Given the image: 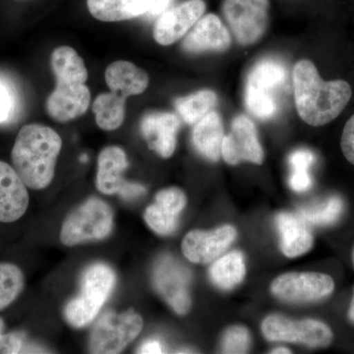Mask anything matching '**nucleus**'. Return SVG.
Here are the masks:
<instances>
[{
  "instance_id": "obj_17",
  "label": "nucleus",
  "mask_w": 354,
  "mask_h": 354,
  "mask_svg": "<svg viewBox=\"0 0 354 354\" xmlns=\"http://www.w3.org/2000/svg\"><path fill=\"white\" fill-rule=\"evenodd\" d=\"M104 78L111 92L125 100L145 92L150 82L146 71L125 60L109 64L104 72Z\"/></svg>"
},
{
  "instance_id": "obj_35",
  "label": "nucleus",
  "mask_w": 354,
  "mask_h": 354,
  "mask_svg": "<svg viewBox=\"0 0 354 354\" xmlns=\"http://www.w3.org/2000/svg\"><path fill=\"white\" fill-rule=\"evenodd\" d=\"M341 147L344 157L354 165V114L344 125Z\"/></svg>"
},
{
  "instance_id": "obj_34",
  "label": "nucleus",
  "mask_w": 354,
  "mask_h": 354,
  "mask_svg": "<svg viewBox=\"0 0 354 354\" xmlns=\"http://www.w3.org/2000/svg\"><path fill=\"white\" fill-rule=\"evenodd\" d=\"M4 321L0 318V353H25L24 335L17 333L4 334Z\"/></svg>"
},
{
  "instance_id": "obj_12",
  "label": "nucleus",
  "mask_w": 354,
  "mask_h": 354,
  "mask_svg": "<svg viewBox=\"0 0 354 354\" xmlns=\"http://www.w3.org/2000/svg\"><path fill=\"white\" fill-rule=\"evenodd\" d=\"M204 0H186L178 6L167 9L156 21L153 39L160 46H171L185 37L198 20L204 15Z\"/></svg>"
},
{
  "instance_id": "obj_7",
  "label": "nucleus",
  "mask_w": 354,
  "mask_h": 354,
  "mask_svg": "<svg viewBox=\"0 0 354 354\" xmlns=\"http://www.w3.org/2000/svg\"><path fill=\"white\" fill-rule=\"evenodd\" d=\"M269 0H225L223 17L237 43L251 46L257 43L269 25Z\"/></svg>"
},
{
  "instance_id": "obj_27",
  "label": "nucleus",
  "mask_w": 354,
  "mask_h": 354,
  "mask_svg": "<svg viewBox=\"0 0 354 354\" xmlns=\"http://www.w3.org/2000/svg\"><path fill=\"white\" fill-rule=\"evenodd\" d=\"M315 162V156L311 151L299 149L290 156L291 189L298 193H304L311 188L312 177L309 169Z\"/></svg>"
},
{
  "instance_id": "obj_6",
  "label": "nucleus",
  "mask_w": 354,
  "mask_h": 354,
  "mask_svg": "<svg viewBox=\"0 0 354 354\" xmlns=\"http://www.w3.org/2000/svg\"><path fill=\"white\" fill-rule=\"evenodd\" d=\"M142 329L143 319L133 309L120 314L114 311L104 312L91 332L90 353H120L138 337Z\"/></svg>"
},
{
  "instance_id": "obj_26",
  "label": "nucleus",
  "mask_w": 354,
  "mask_h": 354,
  "mask_svg": "<svg viewBox=\"0 0 354 354\" xmlns=\"http://www.w3.org/2000/svg\"><path fill=\"white\" fill-rule=\"evenodd\" d=\"M24 286V274L18 266L0 263V311L17 299Z\"/></svg>"
},
{
  "instance_id": "obj_41",
  "label": "nucleus",
  "mask_w": 354,
  "mask_h": 354,
  "mask_svg": "<svg viewBox=\"0 0 354 354\" xmlns=\"http://www.w3.org/2000/svg\"><path fill=\"white\" fill-rule=\"evenodd\" d=\"M81 160H82V162H87L88 160V157L87 156H82V157H81Z\"/></svg>"
},
{
  "instance_id": "obj_42",
  "label": "nucleus",
  "mask_w": 354,
  "mask_h": 354,
  "mask_svg": "<svg viewBox=\"0 0 354 354\" xmlns=\"http://www.w3.org/2000/svg\"><path fill=\"white\" fill-rule=\"evenodd\" d=\"M353 265H354V249H353Z\"/></svg>"
},
{
  "instance_id": "obj_16",
  "label": "nucleus",
  "mask_w": 354,
  "mask_h": 354,
  "mask_svg": "<svg viewBox=\"0 0 354 354\" xmlns=\"http://www.w3.org/2000/svg\"><path fill=\"white\" fill-rule=\"evenodd\" d=\"M29 202L24 181L14 167L0 160V223L19 220L27 212Z\"/></svg>"
},
{
  "instance_id": "obj_13",
  "label": "nucleus",
  "mask_w": 354,
  "mask_h": 354,
  "mask_svg": "<svg viewBox=\"0 0 354 354\" xmlns=\"http://www.w3.org/2000/svg\"><path fill=\"white\" fill-rule=\"evenodd\" d=\"M236 230L223 225L216 230H192L183 242V252L190 262L206 265L220 258L236 239Z\"/></svg>"
},
{
  "instance_id": "obj_10",
  "label": "nucleus",
  "mask_w": 354,
  "mask_h": 354,
  "mask_svg": "<svg viewBox=\"0 0 354 354\" xmlns=\"http://www.w3.org/2000/svg\"><path fill=\"white\" fill-rule=\"evenodd\" d=\"M334 290V279L322 272H286L271 285L272 295L288 302L317 301L329 297Z\"/></svg>"
},
{
  "instance_id": "obj_20",
  "label": "nucleus",
  "mask_w": 354,
  "mask_h": 354,
  "mask_svg": "<svg viewBox=\"0 0 354 354\" xmlns=\"http://www.w3.org/2000/svg\"><path fill=\"white\" fill-rule=\"evenodd\" d=\"M225 138L223 120L215 111H209L195 123L192 131L193 145L197 152L211 162H218Z\"/></svg>"
},
{
  "instance_id": "obj_2",
  "label": "nucleus",
  "mask_w": 354,
  "mask_h": 354,
  "mask_svg": "<svg viewBox=\"0 0 354 354\" xmlns=\"http://www.w3.org/2000/svg\"><path fill=\"white\" fill-rule=\"evenodd\" d=\"M50 64L57 85L46 100V113L57 122H68L83 115L90 106L87 67L77 51L67 46L53 51Z\"/></svg>"
},
{
  "instance_id": "obj_4",
  "label": "nucleus",
  "mask_w": 354,
  "mask_h": 354,
  "mask_svg": "<svg viewBox=\"0 0 354 354\" xmlns=\"http://www.w3.org/2000/svg\"><path fill=\"white\" fill-rule=\"evenodd\" d=\"M115 281V274L108 265L90 266L84 272L78 297L65 306L67 322L74 328L86 327L92 322L108 300Z\"/></svg>"
},
{
  "instance_id": "obj_39",
  "label": "nucleus",
  "mask_w": 354,
  "mask_h": 354,
  "mask_svg": "<svg viewBox=\"0 0 354 354\" xmlns=\"http://www.w3.org/2000/svg\"><path fill=\"white\" fill-rule=\"evenodd\" d=\"M348 318L351 322L354 323V297L353 298V301H351V307H349Z\"/></svg>"
},
{
  "instance_id": "obj_11",
  "label": "nucleus",
  "mask_w": 354,
  "mask_h": 354,
  "mask_svg": "<svg viewBox=\"0 0 354 354\" xmlns=\"http://www.w3.org/2000/svg\"><path fill=\"white\" fill-rule=\"evenodd\" d=\"M221 156L228 165H236L242 162L263 164L264 150L255 124L248 116L241 114L232 120V129L223 140Z\"/></svg>"
},
{
  "instance_id": "obj_9",
  "label": "nucleus",
  "mask_w": 354,
  "mask_h": 354,
  "mask_svg": "<svg viewBox=\"0 0 354 354\" xmlns=\"http://www.w3.org/2000/svg\"><path fill=\"white\" fill-rule=\"evenodd\" d=\"M191 274L171 255L158 258L153 267V283L158 295L179 315H185L191 308L189 286Z\"/></svg>"
},
{
  "instance_id": "obj_25",
  "label": "nucleus",
  "mask_w": 354,
  "mask_h": 354,
  "mask_svg": "<svg viewBox=\"0 0 354 354\" xmlns=\"http://www.w3.org/2000/svg\"><path fill=\"white\" fill-rule=\"evenodd\" d=\"M216 102L218 97L214 91L201 90L186 97H178L174 102V106L184 122L195 124L213 111Z\"/></svg>"
},
{
  "instance_id": "obj_40",
  "label": "nucleus",
  "mask_w": 354,
  "mask_h": 354,
  "mask_svg": "<svg viewBox=\"0 0 354 354\" xmlns=\"http://www.w3.org/2000/svg\"><path fill=\"white\" fill-rule=\"evenodd\" d=\"M271 353H276V354H278V353H290V349H288V348H274V349H272V351H271Z\"/></svg>"
},
{
  "instance_id": "obj_14",
  "label": "nucleus",
  "mask_w": 354,
  "mask_h": 354,
  "mask_svg": "<svg viewBox=\"0 0 354 354\" xmlns=\"http://www.w3.org/2000/svg\"><path fill=\"white\" fill-rule=\"evenodd\" d=\"M232 37L216 14L202 16L184 37L183 48L188 53H223L230 48Z\"/></svg>"
},
{
  "instance_id": "obj_15",
  "label": "nucleus",
  "mask_w": 354,
  "mask_h": 354,
  "mask_svg": "<svg viewBox=\"0 0 354 354\" xmlns=\"http://www.w3.org/2000/svg\"><path fill=\"white\" fill-rule=\"evenodd\" d=\"M180 120L171 113H149L140 121V131L149 148L160 157L171 158L176 148V136Z\"/></svg>"
},
{
  "instance_id": "obj_29",
  "label": "nucleus",
  "mask_w": 354,
  "mask_h": 354,
  "mask_svg": "<svg viewBox=\"0 0 354 354\" xmlns=\"http://www.w3.org/2000/svg\"><path fill=\"white\" fill-rule=\"evenodd\" d=\"M244 101L249 113L259 120H270L278 111V104L274 95L245 88Z\"/></svg>"
},
{
  "instance_id": "obj_5",
  "label": "nucleus",
  "mask_w": 354,
  "mask_h": 354,
  "mask_svg": "<svg viewBox=\"0 0 354 354\" xmlns=\"http://www.w3.org/2000/svg\"><path fill=\"white\" fill-rule=\"evenodd\" d=\"M113 225L111 207L99 198H90L65 218L60 241L68 247L102 241L111 234Z\"/></svg>"
},
{
  "instance_id": "obj_8",
  "label": "nucleus",
  "mask_w": 354,
  "mask_h": 354,
  "mask_svg": "<svg viewBox=\"0 0 354 354\" xmlns=\"http://www.w3.org/2000/svg\"><path fill=\"white\" fill-rule=\"evenodd\" d=\"M262 332L268 341L301 344L312 348H328L334 337L330 328L320 321H293L279 314L263 321Z\"/></svg>"
},
{
  "instance_id": "obj_37",
  "label": "nucleus",
  "mask_w": 354,
  "mask_h": 354,
  "mask_svg": "<svg viewBox=\"0 0 354 354\" xmlns=\"http://www.w3.org/2000/svg\"><path fill=\"white\" fill-rule=\"evenodd\" d=\"M145 193L146 188L141 185V184L128 183L127 181L125 185L121 188L120 192L118 194L124 198V199L132 200L142 196Z\"/></svg>"
},
{
  "instance_id": "obj_36",
  "label": "nucleus",
  "mask_w": 354,
  "mask_h": 354,
  "mask_svg": "<svg viewBox=\"0 0 354 354\" xmlns=\"http://www.w3.org/2000/svg\"><path fill=\"white\" fill-rule=\"evenodd\" d=\"M172 1L174 0H155L151 8L144 14L143 17L148 20H153L160 17L162 13H165L169 9Z\"/></svg>"
},
{
  "instance_id": "obj_30",
  "label": "nucleus",
  "mask_w": 354,
  "mask_h": 354,
  "mask_svg": "<svg viewBox=\"0 0 354 354\" xmlns=\"http://www.w3.org/2000/svg\"><path fill=\"white\" fill-rule=\"evenodd\" d=\"M145 221L153 232L158 234L169 235L174 234L178 227L179 216L160 208L155 203L147 208Z\"/></svg>"
},
{
  "instance_id": "obj_38",
  "label": "nucleus",
  "mask_w": 354,
  "mask_h": 354,
  "mask_svg": "<svg viewBox=\"0 0 354 354\" xmlns=\"http://www.w3.org/2000/svg\"><path fill=\"white\" fill-rule=\"evenodd\" d=\"M139 353L143 354H152V353H162V344L158 341H148L144 342L139 348Z\"/></svg>"
},
{
  "instance_id": "obj_33",
  "label": "nucleus",
  "mask_w": 354,
  "mask_h": 354,
  "mask_svg": "<svg viewBox=\"0 0 354 354\" xmlns=\"http://www.w3.org/2000/svg\"><path fill=\"white\" fill-rule=\"evenodd\" d=\"M16 108L13 88L6 81L0 78V123H6L12 118Z\"/></svg>"
},
{
  "instance_id": "obj_3",
  "label": "nucleus",
  "mask_w": 354,
  "mask_h": 354,
  "mask_svg": "<svg viewBox=\"0 0 354 354\" xmlns=\"http://www.w3.org/2000/svg\"><path fill=\"white\" fill-rule=\"evenodd\" d=\"M62 148V140L53 128L38 123L21 128L11 160L27 187L41 190L50 185Z\"/></svg>"
},
{
  "instance_id": "obj_1",
  "label": "nucleus",
  "mask_w": 354,
  "mask_h": 354,
  "mask_svg": "<svg viewBox=\"0 0 354 354\" xmlns=\"http://www.w3.org/2000/svg\"><path fill=\"white\" fill-rule=\"evenodd\" d=\"M292 80L297 113L311 127H323L335 120L353 95L346 81L323 80L315 64L310 60L297 62Z\"/></svg>"
},
{
  "instance_id": "obj_28",
  "label": "nucleus",
  "mask_w": 354,
  "mask_h": 354,
  "mask_svg": "<svg viewBox=\"0 0 354 354\" xmlns=\"http://www.w3.org/2000/svg\"><path fill=\"white\" fill-rule=\"evenodd\" d=\"M344 211V202L341 198L333 196L327 201L308 207L300 211V216L306 223L315 225H330L339 220Z\"/></svg>"
},
{
  "instance_id": "obj_21",
  "label": "nucleus",
  "mask_w": 354,
  "mask_h": 354,
  "mask_svg": "<svg viewBox=\"0 0 354 354\" xmlns=\"http://www.w3.org/2000/svg\"><path fill=\"white\" fill-rule=\"evenodd\" d=\"M155 0H87L91 15L102 22H120L143 16Z\"/></svg>"
},
{
  "instance_id": "obj_24",
  "label": "nucleus",
  "mask_w": 354,
  "mask_h": 354,
  "mask_svg": "<svg viewBox=\"0 0 354 354\" xmlns=\"http://www.w3.org/2000/svg\"><path fill=\"white\" fill-rule=\"evenodd\" d=\"M286 79V69L281 62L264 59L258 62L247 77L245 88L274 95V91L283 85Z\"/></svg>"
},
{
  "instance_id": "obj_22",
  "label": "nucleus",
  "mask_w": 354,
  "mask_h": 354,
  "mask_svg": "<svg viewBox=\"0 0 354 354\" xmlns=\"http://www.w3.org/2000/svg\"><path fill=\"white\" fill-rule=\"evenodd\" d=\"M245 272L243 254L232 251L214 261L209 268V278L221 290H230L243 281Z\"/></svg>"
},
{
  "instance_id": "obj_18",
  "label": "nucleus",
  "mask_w": 354,
  "mask_h": 354,
  "mask_svg": "<svg viewBox=\"0 0 354 354\" xmlns=\"http://www.w3.org/2000/svg\"><path fill=\"white\" fill-rule=\"evenodd\" d=\"M127 167V153L120 147L109 146L102 149L97 160V190L102 194H118L127 183L122 176Z\"/></svg>"
},
{
  "instance_id": "obj_19",
  "label": "nucleus",
  "mask_w": 354,
  "mask_h": 354,
  "mask_svg": "<svg viewBox=\"0 0 354 354\" xmlns=\"http://www.w3.org/2000/svg\"><path fill=\"white\" fill-rule=\"evenodd\" d=\"M281 235V249L286 257L295 258L311 250L314 236L301 216L281 213L276 218Z\"/></svg>"
},
{
  "instance_id": "obj_32",
  "label": "nucleus",
  "mask_w": 354,
  "mask_h": 354,
  "mask_svg": "<svg viewBox=\"0 0 354 354\" xmlns=\"http://www.w3.org/2000/svg\"><path fill=\"white\" fill-rule=\"evenodd\" d=\"M186 202L187 199L185 194L178 188L172 187L160 190L156 195V204L176 216H179V214L185 208Z\"/></svg>"
},
{
  "instance_id": "obj_31",
  "label": "nucleus",
  "mask_w": 354,
  "mask_h": 354,
  "mask_svg": "<svg viewBox=\"0 0 354 354\" xmlns=\"http://www.w3.org/2000/svg\"><path fill=\"white\" fill-rule=\"evenodd\" d=\"M250 346L251 337L246 328L232 326L225 330L221 342L223 353H246Z\"/></svg>"
},
{
  "instance_id": "obj_23",
  "label": "nucleus",
  "mask_w": 354,
  "mask_h": 354,
  "mask_svg": "<svg viewBox=\"0 0 354 354\" xmlns=\"http://www.w3.org/2000/svg\"><path fill=\"white\" fill-rule=\"evenodd\" d=\"M127 100L113 92L104 93L95 97L93 111L97 127L106 131L120 128L125 120Z\"/></svg>"
}]
</instances>
